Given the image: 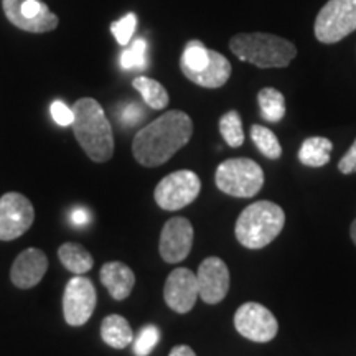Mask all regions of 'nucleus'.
<instances>
[{
    "mask_svg": "<svg viewBox=\"0 0 356 356\" xmlns=\"http://www.w3.org/2000/svg\"><path fill=\"white\" fill-rule=\"evenodd\" d=\"M193 136V121L184 111H167L136 134L132 154L144 167H159L184 149Z\"/></svg>",
    "mask_w": 356,
    "mask_h": 356,
    "instance_id": "1",
    "label": "nucleus"
},
{
    "mask_svg": "<svg viewBox=\"0 0 356 356\" xmlns=\"http://www.w3.org/2000/svg\"><path fill=\"white\" fill-rule=\"evenodd\" d=\"M74 137L92 162L104 163L114 154V134L102 106L92 97H81L73 106Z\"/></svg>",
    "mask_w": 356,
    "mask_h": 356,
    "instance_id": "2",
    "label": "nucleus"
},
{
    "mask_svg": "<svg viewBox=\"0 0 356 356\" xmlns=\"http://www.w3.org/2000/svg\"><path fill=\"white\" fill-rule=\"evenodd\" d=\"M229 50L257 68H286L297 56L296 44L270 33L234 35L229 40Z\"/></svg>",
    "mask_w": 356,
    "mask_h": 356,
    "instance_id": "3",
    "label": "nucleus"
},
{
    "mask_svg": "<svg viewBox=\"0 0 356 356\" xmlns=\"http://www.w3.org/2000/svg\"><path fill=\"white\" fill-rule=\"evenodd\" d=\"M286 225V213L277 203L261 200L244 210L236 221V238L248 249L269 246Z\"/></svg>",
    "mask_w": 356,
    "mask_h": 356,
    "instance_id": "4",
    "label": "nucleus"
},
{
    "mask_svg": "<svg viewBox=\"0 0 356 356\" xmlns=\"http://www.w3.org/2000/svg\"><path fill=\"white\" fill-rule=\"evenodd\" d=\"M216 186L222 193L236 198H252L264 186V172L251 159H228L215 173Z\"/></svg>",
    "mask_w": 356,
    "mask_h": 356,
    "instance_id": "5",
    "label": "nucleus"
},
{
    "mask_svg": "<svg viewBox=\"0 0 356 356\" xmlns=\"http://www.w3.org/2000/svg\"><path fill=\"white\" fill-rule=\"evenodd\" d=\"M356 30V0H328L317 13L314 25L320 43L341 42Z\"/></svg>",
    "mask_w": 356,
    "mask_h": 356,
    "instance_id": "6",
    "label": "nucleus"
},
{
    "mask_svg": "<svg viewBox=\"0 0 356 356\" xmlns=\"http://www.w3.org/2000/svg\"><path fill=\"white\" fill-rule=\"evenodd\" d=\"M7 20L29 33H47L56 30L60 19L42 0H2Z\"/></svg>",
    "mask_w": 356,
    "mask_h": 356,
    "instance_id": "7",
    "label": "nucleus"
},
{
    "mask_svg": "<svg viewBox=\"0 0 356 356\" xmlns=\"http://www.w3.org/2000/svg\"><path fill=\"white\" fill-rule=\"evenodd\" d=\"M202 191L200 177L191 170H178L160 180L155 186V202L162 210L178 211L188 207L198 198Z\"/></svg>",
    "mask_w": 356,
    "mask_h": 356,
    "instance_id": "8",
    "label": "nucleus"
},
{
    "mask_svg": "<svg viewBox=\"0 0 356 356\" xmlns=\"http://www.w3.org/2000/svg\"><path fill=\"white\" fill-rule=\"evenodd\" d=\"M234 328L248 340L256 343H267L274 340L279 332L277 318L267 307L257 302H246L236 310Z\"/></svg>",
    "mask_w": 356,
    "mask_h": 356,
    "instance_id": "9",
    "label": "nucleus"
},
{
    "mask_svg": "<svg viewBox=\"0 0 356 356\" xmlns=\"http://www.w3.org/2000/svg\"><path fill=\"white\" fill-rule=\"evenodd\" d=\"M35 220V208L29 198L17 191H8L0 198V241H13L30 229Z\"/></svg>",
    "mask_w": 356,
    "mask_h": 356,
    "instance_id": "10",
    "label": "nucleus"
},
{
    "mask_svg": "<svg viewBox=\"0 0 356 356\" xmlns=\"http://www.w3.org/2000/svg\"><path fill=\"white\" fill-rule=\"evenodd\" d=\"M96 289L91 279L76 275L68 282L63 293V315L71 327H81L92 317L96 309Z\"/></svg>",
    "mask_w": 356,
    "mask_h": 356,
    "instance_id": "11",
    "label": "nucleus"
},
{
    "mask_svg": "<svg viewBox=\"0 0 356 356\" xmlns=\"http://www.w3.org/2000/svg\"><path fill=\"white\" fill-rule=\"evenodd\" d=\"M193 246V226L186 218H170L160 234L159 251L168 264H177L186 259Z\"/></svg>",
    "mask_w": 356,
    "mask_h": 356,
    "instance_id": "12",
    "label": "nucleus"
},
{
    "mask_svg": "<svg viewBox=\"0 0 356 356\" xmlns=\"http://www.w3.org/2000/svg\"><path fill=\"white\" fill-rule=\"evenodd\" d=\"M200 296L197 274L186 267H178L172 270L163 287L165 304L177 314H188L197 304Z\"/></svg>",
    "mask_w": 356,
    "mask_h": 356,
    "instance_id": "13",
    "label": "nucleus"
},
{
    "mask_svg": "<svg viewBox=\"0 0 356 356\" xmlns=\"http://www.w3.org/2000/svg\"><path fill=\"white\" fill-rule=\"evenodd\" d=\"M200 297L204 304L216 305L229 291V269L220 257H207L197 273Z\"/></svg>",
    "mask_w": 356,
    "mask_h": 356,
    "instance_id": "14",
    "label": "nucleus"
},
{
    "mask_svg": "<svg viewBox=\"0 0 356 356\" xmlns=\"http://www.w3.org/2000/svg\"><path fill=\"white\" fill-rule=\"evenodd\" d=\"M48 269V257L42 249L30 248L17 256L10 269V280L19 289H32L40 284Z\"/></svg>",
    "mask_w": 356,
    "mask_h": 356,
    "instance_id": "15",
    "label": "nucleus"
},
{
    "mask_svg": "<svg viewBox=\"0 0 356 356\" xmlns=\"http://www.w3.org/2000/svg\"><path fill=\"white\" fill-rule=\"evenodd\" d=\"M99 275L102 286L108 289L113 299L124 300L131 296L134 284H136V275H134L131 267L124 264V262H106L101 267Z\"/></svg>",
    "mask_w": 356,
    "mask_h": 356,
    "instance_id": "16",
    "label": "nucleus"
},
{
    "mask_svg": "<svg viewBox=\"0 0 356 356\" xmlns=\"http://www.w3.org/2000/svg\"><path fill=\"white\" fill-rule=\"evenodd\" d=\"M231 63L226 56H222L221 53L211 50L210 53V61L204 66L203 70L197 71V73L186 74V78L190 79L191 83L198 84L202 88L208 89H216L225 86L228 83L231 76Z\"/></svg>",
    "mask_w": 356,
    "mask_h": 356,
    "instance_id": "17",
    "label": "nucleus"
},
{
    "mask_svg": "<svg viewBox=\"0 0 356 356\" xmlns=\"http://www.w3.org/2000/svg\"><path fill=\"white\" fill-rule=\"evenodd\" d=\"M101 337L111 348L122 350L132 343L134 333L131 325L122 315H108L101 323Z\"/></svg>",
    "mask_w": 356,
    "mask_h": 356,
    "instance_id": "18",
    "label": "nucleus"
},
{
    "mask_svg": "<svg viewBox=\"0 0 356 356\" xmlns=\"http://www.w3.org/2000/svg\"><path fill=\"white\" fill-rule=\"evenodd\" d=\"M333 144L327 137H309L302 142L299 160L305 167H323L330 162Z\"/></svg>",
    "mask_w": 356,
    "mask_h": 356,
    "instance_id": "19",
    "label": "nucleus"
},
{
    "mask_svg": "<svg viewBox=\"0 0 356 356\" xmlns=\"http://www.w3.org/2000/svg\"><path fill=\"white\" fill-rule=\"evenodd\" d=\"M58 257L70 273L81 275L92 269L95 259L86 248L78 243H65L58 249Z\"/></svg>",
    "mask_w": 356,
    "mask_h": 356,
    "instance_id": "20",
    "label": "nucleus"
},
{
    "mask_svg": "<svg viewBox=\"0 0 356 356\" xmlns=\"http://www.w3.org/2000/svg\"><path fill=\"white\" fill-rule=\"evenodd\" d=\"M261 115L267 122H279L286 115V97L275 88H264L257 95Z\"/></svg>",
    "mask_w": 356,
    "mask_h": 356,
    "instance_id": "21",
    "label": "nucleus"
},
{
    "mask_svg": "<svg viewBox=\"0 0 356 356\" xmlns=\"http://www.w3.org/2000/svg\"><path fill=\"white\" fill-rule=\"evenodd\" d=\"M132 86L140 92L142 99L145 101V104L152 109H165L170 102L167 89L162 86L159 81H155L152 78L139 76L132 81Z\"/></svg>",
    "mask_w": 356,
    "mask_h": 356,
    "instance_id": "22",
    "label": "nucleus"
},
{
    "mask_svg": "<svg viewBox=\"0 0 356 356\" xmlns=\"http://www.w3.org/2000/svg\"><path fill=\"white\" fill-rule=\"evenodd\" d=\"M251 139L257 147V150L264 155L266 159L269 160H277L282 155V147H280V142L277 136L264 126H259V124H254L251 127Z\"/></svg>",
    "mask_w": 356,
    "mask_h": 356,
    "instance_id": "23",
    "label": "nucleus"
},
{
    "mask_svg": "<svg viewBox=\"0 0 356 356\" xmlns=\"http://www.w3.org/2000/svg\"><path fill=\"white\" fill-rule=\"evenodd\" d=\"M220 132L229 147H241L244 144V131L243 121L238 111H229L220 119Z\"/></svg>",
    "mask_w": 356,
    "mask_h": 356,
    "instance_id": "24",
    "label": "nucleus"
},
{
    "mask_svg": "<svg viewBox=\"0 0 356 356\" xmlns=\"http://www.w3.org/2000/svg\"><path fill=\"white\" fill-rule=\"evenodd\" d=\"M147 43L144 38L134 40L131 48L122 51L121 55V66L124 70H136V68H145L147 65Z\"/></svg>",
    "mask_w": 356,
    "mask_h": 356,
    "instance_id": "25",
    "label": "nucleus"
},
{
    "mask_svg": "<svg viewBox=\"0 0 356 356\" xmlns=\"http://www.w3.org/2000/svg\"><path fill=\"white\" fill-rule=\"evenodd\" d=\"M160 341V330L155 325H145L134 341V355L149 356Z\"/></svg>",
    "mask_w": 356,
    "mask_h": 356,
    "instance_id": "26",
    "label": "nucleus"
},
{
    "mask_svg": "<svg viewBox=\"0 0 356 356\" xmlns=\"http://www.w3.org/2000/svg\"><path fill=\"white\" fill-rule=\"evenodd\" d=\"M136 26L137 17L134 15V13H127V15L122 17L121 20L111 24V32H113L114 38L118 40L119 44L126 47V44L131 43L134 33H136Z\"/></svg>",
    "mask_w": 356,
    "mask_h": 356,
    "instance_id": "27",
    "label": "nucleus"
},
{
    "mask_svg": "<svg viewBox=\"0 0 356 356\" xmlns=\"http://www.w3.org/2000/svg\"><path fill=\"white\" fill-rule=\"evenodd\" d=\"M50 113H51V118L55 119V122L58 124V126L66 127V126H71V124H73V119H74L73 108H68L63 101H53Z\"/></svg>",
    "mask_w": 356,
    "mask_h": 356,
    "instance_id": "28",
    "label": "nucleus"
},
{
    "mask_svg": "<svg viewBox=\"0 0 356 356\" xmlns=\"http://www.w3.org/2000/svg\"><path fill=\"white\" fill-rule=\"evenodd\" d=\"M338 170L345 175H350V173H356V140L353 145L350 147V150L346 152L343 157H341L340 162H338Z\"/></svg>",
    "mask_w": 356,
    "mask_h": 356,
    "instance_id": "29",
    "label": "nucleus"
},
{
    "mask_svg": "<svg viewBox=\"0 0 356 356\" xmlns=\"http://www.w3.org/2000/svg\"><path fill=\"white\" fill-rule=\"evenodd\" d=\"M142 118H144V113H142V109L137 104H129L127 108L122 111L121 115L122 122L127 124V126H136Z\"/></svg>",
    "mask_w": 356,
    "mask_h": 356,
    "instance_id": "30",
    "label": "nucleus"
},
{
    "mask_svg": "<svg viewBox=\"0 0 356 356\" xmlns=\"http://www.w3.org/2000/svg\"><path fill=\"white\" fill-rule=\"evenodd\" d=\"M89 221H91V216L84 208H74L73 213H71V222L74 226H86Z\"/></svg>",
    "mask_w": 356,
    "mask_h": 356,
    "instance_id": "31",
    "label": "nucleus"
},
{
    "mask_svg": "<svg viewBox=\"0 0 356 356\" xmlns=\"http://www.w3.org/2000/svg\"><path fill=\"white\" fill-rule=\"evenodd\" d=\"M168 356H197V355H195V351L191 350L188 345H178L170 351V355Z\"/></svg>",
    "mask_w": 356,
    "mask_h": 356,
    "instance_id": "32",
    "label": "nucleus"
},
{
    "mask_svg": "<svg viewBox=\"0 0 356 356\" xmlns=\"http://www.w3.org/2000/svg\"><path fill=\"white\" fill-rule=\"evenodd\" d=\"M350 234H351V239H353V243L356 244V220L351 222V228H350Z\"/></svg>",
    "mask_w": 356,
    "mask_h": 356,
    "instance_id": "33",
    "label": "nucleus"
}]
</instances>
